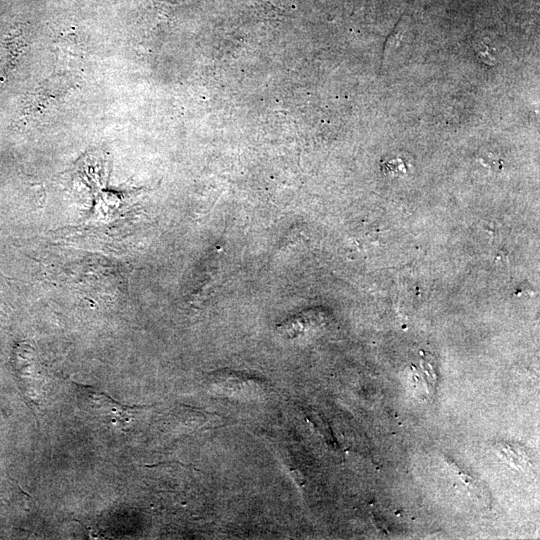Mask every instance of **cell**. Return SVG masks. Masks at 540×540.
I'll return each mask as SVG.
<instances>
[{
	"mask_svg": "<svg viewBox=\"0 0 540 540\" xmlns=\"http://www.w3.org/2000/svg\"><path fill=\"white\" fill-rule=\"evenodd\" d=\"M78 403L93 418L124 430L132 421L135 407L123 405L91 386L74 383Z\"/></svg>",
	"mask_w": 540,
	"mask_h": 540,
	"instance_id": "cell-1",
	"label": "cell"
}]
</instances>
